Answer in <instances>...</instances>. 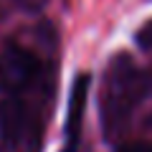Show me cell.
<instances>
[{"label":"cell","mask_w":152,"mask_h":152,"mask_svg":"<svg viewBox=\"0 0 152 152\" xmlns=\"http://www.w3.org/2000/svg\"><path fill=\"white\" fill-rule=\"evenodd\" d=\"M41 61L33 51L20 46H5L0 51V91L8 96L23 94L41 76Z\"/></svg>","instance_id":"7a4b0ae2"},{"label":"cell","mask_w":152,"mask_h":152,"mask_svg":"<svg viewBox=\"0 0 152 152\" xmlns=\"http://www.w3.org/2000/svg\"><path fill=\"white\" fill-rule=\"evenodd\" d=\"M142 94H145L142 71L134 66V61L127 53H117L107 66V74L102 81V96H99L102 124H104V134L109 140L124 132Z\"/></svg>","instance_id":"6da1fadb"},{"label":"cell","mask_w":152,"mask_h":152,"mask_svg":"<svg viewBox=\"0 0 152 152\" xmlns=\"http://www.w3.org/2000/svg\"><path fill=\"white\" fill-rule=\"evenodd\" d=\"M89 86H91V76H89V74L76 76L74 86H71L69 114H66V127H64V152H76V150H79L84 109H86V99H89Z\"/></svg>","instance_id":"277c9868"},{"label":"cell","mask_w":152,"mask_h":152,"mask_svg":"<svg viewBox=\"0 0 152 152\" xmlns=\"http://www.w3.org/2000/svg\"><path fill=\"white\" fill-rule=\"evenodd\" d=\"M36 132V117L31 107L18 96L0 99V152L18 150Z\"/></svg>","instance_id":"3957f363"},{"label":"cell","mask_w":152,"mask_h":152,"mask_svg":"<svg viewBox=\"0 0 152 152\" xmlns=\"http://www.w3.org/2000/svg\"><path fill=\"white\" fill-rule=\"evenodd\" d=\"M117 152H152V142H127Z\"/></svg>","instance_id":"5b68a950"},{"label":"cell","mask_w":152,"mask_h":152,"mask_svg":"<svg viewBox=\"0 0 152 152\" xmlns=\"http://www.w3.org/2000/svg\"><path fill=\"white\" fill-rule=\"evenodd\" d=\"M13 3H18L20 8H28V10H38L46 0H13Z\"/></svg>","instance_id":"8992f818"}]
</instances>
